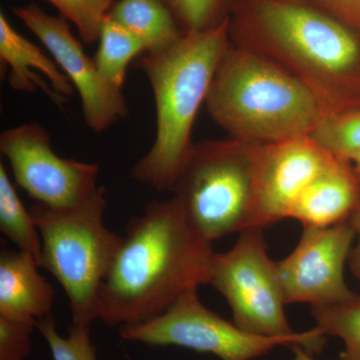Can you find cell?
Here are the masks:
<instances>
[{
    "instance_id": "1",
    "label": "cell",
    "mask_w": 360,
    "mask_h": 360,
    "mask_svg": "<svg viewBox=\"0 0 360 360\" xmlns=\"http://www.w3.org/2000/svg\"><path fill=\"white\" fill-rule=\"evenodd\" d=\"M215 255L176 198L151 201L127 224L101 288L99 321L120 328L158 316L184 291L210 283Z\"/></svg>"
},
{
    "instance_id": "2",
    "label": "cell",
    "mask_w": 360,
    "mask_h": 360,
    "mask_svg": "<svg viewBox=\"0 0 360 360\" xmlns=\"http://www.w3.org/2000/svg\"><path fill=\"white\" fill-rule=\"evenodd\" d=\"M233 9V44L290 71L326 113L360 105V32L310 2L238 0Z\"/></svg>"
},
{
    "instance_id": "3",
    "label": "cell",
    "mask_w": 360,
    "mask_h": 360,
    "mask_svg": "<svg viewBox=\"0 0 360 360\" xmlns=\"http://www.w3.org/2000/svg\"><path fill=\"white\" fill-rule=\"evenodd\" d=\"M231 44V18L205 32L189 33L169 49L144 53L139 70L148 77L156 108L155 142L131 172L158 191H174L194 143V122Z\"/></svg>"
},
{
    "instance_id": "4",
    "label": "cell",
    "mask_w": 360,
    "mask_h": 360,
    "mask_svg": "<svg viewBox=\"0 0 360 360\" xmlns=\"http://www.w3.org/2000/svg\"><path fill=\"white\" fill-rule=\"evenodd\" d=\"M205 104L229 139L259 144L309 136L326 113L314 92L290 71L232 42Z\"/></svg>"
},
{
    "instance_id": "5",
    "label": "cell",
    "mask_w": 360,
    "mask_h": 360,
    "mask_svg": "<svg viewBox=\"0 0 360 360\" xmlns=\"http://www.w3.org/2000/svg\"><path fill=\"white\" fill-rule=\"evenodd\" d=\"M105 188L79 205L65 208L37 203L30 208L41 238L40 267L60 284L70 302L72 323L91 326L122 236L104 224Z\"/></svg>"
},
{
    "instance_id": "6",
    "label": "cell",
    "mask_w": 360,
    "mask_h": 360,
    "mask_svg": "<svg viewBox=\"0 0 360 360\" xmlns=\"http://www.w3.org/2000/svg\"><path fill=\"white\" fill-rule=\"evenodd\" d=\"M260 144L222 139L194 143L174 188L191 226L212 241L257 226Z\"/></svg>"
},
{
    "instance_id": "7",
    "label": "cell",
    "mask_w": 360,
    "mask_h": 360,
    "mask_svg": "<svg viewBox=\"0 0 360 360\" xmlns=\"http://www.w3.org/2000/svg\"><path fill=\"white\" fill-rule=\"evenodd\" d=\"M123 340L151 347H179L219 360H253L278 347L300 345L314 354L326 335L316 326L288 338L253 335L222 319L200 302L198 288L184 291L165 312L141 323L120 328Z\"/></svg>"
},
{
    "instance_id": "8",
    "label": "cell",
    "mask_w": 360,
    "mask_h": 360,
    "mask_svg": "<svg viewBox=\"0 0 360 360\" xmlns=\"http://www.w3.org/2000/svg\"><path fill=\"white\" fill-rule=\"evenodd\" d=\"M264 229L241 231L231 250L217 253L208 284L226 300L238 328L267 338H288L297 333L286 319L276 262L267 253Z\"/></svg>"
},
{
    "instance_id": "9",
    "label": "cell",
    "mask_w": 360,
    "mask_h": 360,
    "mask_svg": "<svg viewBox=\"0 0 360 360\" xmlns=\"http://www.w3.org/2000/svg\"><path fill=\"white\" fill-rule=\"evenodd\" d=\"M0 153L8 160L18 186L39 205L70 207L86 200L99 187L101 167L56 155L49 132L39 123L4 130Z\"/></svg>"
},
{
    "instance_id": "10",
    "label": "cell",
    "mask_w": 360,
    "mask_h": 360,
    "mask_svg": "<svg viewBox=\"0 0 360 360\" xmlns=\"http://www.w3.org/2000/svg\"><path fill=\"white\" fill-rule=\"evenodd\" d=\"M355 236L349 220L328 227H303L292 252L276 262L286 304L323 307L354 300L357 295L345 283V267Z\"/></svg>"
},
{
    "instance_id": "11",
    "label": "cell",
    "mask_w": 360,
    "mask_h": 360,
    "mask_svg": "<svg viewBox=\"0 0 360 360\" xmlns=\"http://www.w3.org/2000/svg\"><path fill=\"white\" fill-rule=\"evenodd\" d=\"M11 11L46 47L77 90L84 122L92 131L103 134L129 115V106L122 90L104 79L96 61L85 54L65 18L49 15L34 4L13 7Z\"/></svg>"
},
{
    "instance_id": "12",
    "label": "cell",
    "mask_w": 360,
    "mask_h": 360,
    "mask_svg": "<svg viewBox=\"0 0 360 360\" xmlns=\"http://www.w3.org/2000/svg\"><path fill=\"white\" fill-rule=\"evenodd\" d=\"M335 155L309 136L260 144L257 168V226L288 219L303 191Z\"/></svg>"
},
{
    "instance_id": "13",
    "label": "cell",
    "mask_w": 360,
    "mask_h": 360,
    "mask_svg": "<svg viewBox=\"0 0 360 360\" xmlns=\"http://www.w3.org/2000/svg\"><path fill=\"white\" fill-rule=\"evenodd\" d=\"M359 207L360 172L352 161L335 158L303 191L288 219L303 227H328L348 221Z\"/></svg>"
},
{
    "instance_id": "14",
    "label": "cell",
    "mask_w": 360,
    "mask_h": 360,
    "mask_svg": "<svg viewBox=\"0 0 360 360\" xmlns=\"http://www.w3.org/2000/svg\"><path fill=\"white\" fill-rule=\"evenodd\" d=\"M37 258L20 250L0 253V316L35 324L52 314L56 290Z\"/></svg>"
},
{
    "instance_id": "15",
    "label": "cell",
    "mask_w": 360,
    "mask_h": 360,
    "mask_svg": "<svg viewBox=\"0 0 360 360\" xmlns=\"http://www.w3.org/2000/svg\"><path fill=\"white\" fill-rule=\"evenodd\" d=\"M0 60L9 68V84L18 91L39 89L59 106L75 91L56 61L16 32L4 13H0Z\"/></svg>"
},
{
    "instance_id": "16",
    "label": "cell",
    "mask_w": 360,
    "mask_h": 360,
    "mask_svg": "<svg viewBox=\"0 0 360 360\" xmlns=\"http://www.w3.org/2000/svg\"><path fill=\"white\" fill-rule=\"evenodd\" d=\"M110 16L143 42L146 53L165 51L184 35L163 0H117Z\"/></svg>"
},
{
    "instance_id": "17",
    "label": "cell",
    "mask_w": 360,
    "mask_h": 360,
    "mask_svg": "<svg viewBox=\"0 0 360 360\" xmlns=\"http://www.w3.org/2000/svg\"><path fill=\"white\" fill-rule=\"evenodd\" d=\"M99 49L96 65L104 79L116 89H122L127 66L139 54L146 53L143 42L134 33L106 16L99 33Z\"/></svg>"
},
{
    "instance_id": "18",
    "label": "cell",
    "mask_w": 360,
    "mask_h": 360,
    "mask_svg": "<svg viewBox=\"0 0 360 360\" xmlns=\"http://www.w3.org/2000/svg\"><path fill=\"white\" fill-rule=\"evenodd\" d=\"M0 231L18 250L30 253L40 262L41 238L30 210H26L0 162ZM40 266V265H39Z\"/></svg>"
},
{
    "instance_id": "19",
    "label": "cell",
    "mask_w": 360,
    "mask_h": 360,
    "mask_svg": "<svg viewBox=\"0 0 360 360\" xmlns=\"http://www.w3.org/2000/svg\"><path fill=\"white\" fill-rule=\"evenodd\" d=\"M311 314L324 335L342 341L341 360H360V295L338 304L311 307Z\"/></svg>"
},
{
    "instance_id": "20",
    "label": "cell",
    "mask_w": 360,
    "mask_h": 360,
    "mask_svg": "<svg viewBox=\"0 0 360 360\" xmlns=\"http://www.w3.org/2000/svg\"><path fill=\"white\" fill-rule=\"evenodd\" d=\"M309 136L331 155L350 160L360 153V105L326 113Z\"/></svg>"
},
{
    "instance_id": "21",
    "label": "cell",
    "mask_w": 360,
    "mask_h": 360,
    "mask_svg": "<svg viewBox=\"0 0 360 360\" xmlns=\"http://www.w3.org/2000/svg\"><path fill=\"white\" fill-rule=\"evenodd\" d=\"M37 328L46 341L53 360H97L90 326L72 323L65 338L59 335L56 319L51 314L37 322Z\"/></svg>"
},
{
    "instance_id": "22",
    "label": "cell",
    "mask_w": 360,
    "mask_h": 360,
    "mask_svg": "<svg viewBox=\"0 0 360 360\" xmlns=\"http://www.w3.org/2000/svg\"><path fill=\"white\" fill-rule=\"evenodd\" d=\"M231 0H172L170 8L184 34L205 32L229 18Z\"/></svg>"
},
{
    "instance_id": "23",
    "label": "cell",
    "mask_w": 360,
    "mask_h": 360,
    "mask_svg": "<svg viewBox=\"0 0 360 360\" xmlns=\"http://www.w3.org/2000/svg\"><path fill=\"white\" fill-rule=\"evenodd\" d=\"M58 9L63 18L77 26L86 44L99 39L101 26L117 0H47Z\"/></svg>"
},
{
    "instance_id": "24",
    "label": "cell",
    "mask_w": 360,
    "mask_h": 360,
    "mask_svg": "<svg viewBox=\"0 0 360 360\" xmlns=\"http://www.w3.org/2000/svg\"><path fill=\"white\" fill-rule=\"evenodd\" d=\"M35 324L0 316V360H25L32 352Z\"/></svg>"
},
{
    "instance_id": "25",
    "label": "cell",
    "mask_w": 360,
    "mask_h": 360,
    "mask_svg": "<svg viewBox=\"0 0 360 360\" xmlns=\"http://www.w3.org/2000/svg\"><path fill=\"white\" fill-rule=\"evenodd\" d=\"M310 4L360 32V0H312Z\"/></svg>"
},
{
    "instance_id": "26",
    "label": "cell",
    "mask_w": 360,
    "mask_h": 360,
    "mask_svg": "<svg viewBox=\"0 0 360 360\" xmlns=\"http://www.w3.org/2000/svg\"><path fill=\"white\" fill-rule=\"evenodd\" d=\"M350 224H352L355 231V239H356V243L352 248V253H350L349 264L350 269H352V274L356 277L357 281L360 283V207L355 212L354 214L350 217Z\"/></svg>"
},
{
    "instance_id": "27",
    "label": "cell",
    "mask_w": 360,
    "mask_h": 360,
    "mask_svg": "<svg viewBox=\"0 0 360 360\" xmlns=\"http://www.w3.org/2000/svg\"><path fill=\"white\" fill-rule=\"evenodd\" d=\"M292 350L295 352V359L293 360H315L314 354L307 352L305 348L300 347V345H293Z\"/></svg>"
},
{
    "instance_id": "28",
    "label": "cell",
    "mask_w": 360,
    "mask_h": 360,
    "mask_svg": "<svg viewBox=\"0 0 360 360\" xmlns=\"http://www.w3.org/2000/svg\"><path fill=\"white\" fill-rule=\"evenodd\" d=\"M350 161H352V162L354 163L355 167H356L357 169H359L360 172V153H357V155L352 156V158H350Z\"/></svg>"
},
{
    "instance_id": "29",
    "label": "cell",
    "mask_w": 360,
    "mask_h": 360,
    "mask_svg": "<svg viewBox=\"0 0 360 360\" xmlns=\"http://www.w3.org/2000/svg\"><path fill=\"white\" fill-rule=\"evenodd\" d=\"M281 1L311 2V1H312V0H281Z\"/></svg>"
},
{
    "instance_id": "30",
    "label": "cell",
    "mask_w": 360,
    "mask_h": 360,
    "mask_svg": "<svg viewBox=\"0 0 360 360\" xmlns=\"http://www.w3.org/2000/svg\"><path fill=\"white\" fill-rule=\"evenodd\" d=\"M163 1L167 2L168 6H170V4H172V0H163Z\"/></svg>"
}]
</instances>
